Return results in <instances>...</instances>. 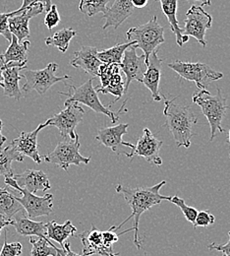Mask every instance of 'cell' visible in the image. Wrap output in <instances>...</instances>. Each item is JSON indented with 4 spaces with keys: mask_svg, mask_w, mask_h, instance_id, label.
I'll use <instances>...</instances> for the list:
<instances>
[{
    "mask_svg": "<svg viewBox=\"0 0 230 256\" xmlns=\"http://www.w3.org/2000/svg\"><path fill=\"white\" fill-rule=\"evenodd\" d=\"M166 184V182L163 180L162 182L150 186V188H129L118 184L116 186V192L121 194L126 203L131 208V215L123 221L119 226H116V230H119L126 222H128L130 219L134 220V244L138 250L142 248V238L140 236L139 232V223L140 218L142 214H144L146 211L150 210L153 206L161 204L164 200H170V196H165L160 193L161 188Z\"/></svg>",
    "mask_w": 230,
    "mask_h": 256,
    "instance_id": "6da1fadb",
    "label": "cell"
},
{
    "mask_svg": "<svg viewBox=\"0 0 230 256\" xmlns=\"http://www.w3.org/2000/svg\"><path fill=\"white\" fill-rule=\"evenodd\" d=\"M164 98L165 126L171 132L178 148H189L194 135L193 128L198 124L197 116L190 106L177 104L175 100H167L165 96Z\"/></svg>",
    "mask_w": 230,
    "mask_h": 256,
    "instance_id": "7a4b0ae2",
    "label": "cell"
},
{
    "mask_svg": "<svg viewBox=\"0 0 230 256\" xmlns=\"http://www.w3.org/2000/svg\"><path fill=\"white\" fill-rule=\"evenodd\" d=\"M193 102L200 106L203 114L208 120L211 128L210 141H214L217 131L221 133L225 132L222 122L227 114V110L230 106L227 104V98L223 95L222 89L218 88L216 95L211 94L207 90H200L193 95Z\"/></svg>",
    "mask_w": 230,
    "mask_h": 256,
    "instance_id": "3957f363",
    "label": "cell"
},
{
    "mask_svg": "<svg viewBox=\"0 0 230 256\" xmlns=\"http://www.w3.org/2000/svg\"><path fill=\"white\" fill-rule=\"evenodd\" d=\"M164 32L165 29L159 24L158 17L154 16L148 23L129 29L126 32V38L144 52L143 54L148 64L150 56L157 52L158 48L165 42Z\"/></svg>",
    "mask_w": 230,
    "mask_h": 256,
    "instance_id": "277c9868",
    "label": "cell"
},
{
    "mask_svg": "<svg viewBox=\"0 0 230 256\" xmlns=\"http://www.w3.org/2000/svg\"><path fill=\"white\" fill-rule=\"evenodd\" d=\"M93 81H94V78H91L86 83H84L79 87L65 84L66 86L69 88V92L67 93L59 92L60 95H63L68 98L64 102V106H67L68 104H71V102L82 104L89 106L97 114H102L108 116L112 120V124L117 122H118L117 114L113 112L107 106H103L100 102L98 93L93 86Z\"/></svg>",
    "mask_w": 230,
    "mask_h": 256,
    "instance_id": "5b68a950",
    "label": "cell"
},
{
    "mask_svg": "<svg viewBox=\"0 0 230 256\" xmlns=\"http://www.w3.org/2000/svg\"><path fill=\"white\" fill-rule=\"evenodd\" d=\"M175 71L181 78L194 82L199 90H206L211 83L218 81L224 77L222 72L214 70L210 65L201 62H183L175 60L167 65Z\"/></svg>",
    "mask_w": 230,
    "mask_h": 256,
    "instance_id": "8992f818",
    "label": "cell"
},
{
    "mask_svg": "<svg viewBox=\"0 0 230 256\" xmlns=\"http://www.w3.org/2000/svg\"><path fill=\"white\" fill-rule=\"evenodd\" d=\"M4 182L10 188L19 192L21 196H16V200L23 206L28 217L34 219L41 216H48L53 211V195L45 193L43 196H36L27 190L17 186L13 178H5Z\"/></svg>",
    "mask_w": 230,
    "mask_h": 256,
    "instance_id": "52a82bcc",
    "label": "cell"
},
{
    "mask_svg": "<svg viewBox=\"0 0 230 256\" xmlns=\"http://www.w3.org/2000/svg\"><path fill=\"white\" fill-rule=\"evenodd\" d=\"M79 138V135H77L75 139H64L59 142L52 152L42 157L43 160L54 164L64 170H68L71 164H89L91 158H86L80 153L81 144Z\"/></svg>",
    "mask_w": 230,
    "mask_h": 256,
    "instance_id": "ba28073f",
    "label": "cell"
},
{
    "mask_svg": "<svg viewBox=\"0 0 230 256\" xmlns=\"http://www.w3.org/2000/svg\"><path fill=\"white\" fill-rule=\"evenodd\" d=\"M57 69L58 64L52 62L41 70H27L23 74V78L26 79V83L23 86V91L30 93L34 90L39 95H43L56 83L71 79L69 75L61 77L56 76L55 72Z\"/></svg>",
    "mask_w": 230,
    "mask_h": 256,
    "instance_id": "9c48e42d",
    "label": "cell"
},
{
    "mask_svg": "<svg viewBox=\"0 0 230 256\" xmlns=\"http://www.w3.org/2000/svg\"><path fill=\"white\" fill-rule=\"evenodd\" d=\"M65 106V110L48 120V126L57 128L63 140L75 139L78 135L75 130L84 118L85 110L78 102H71Z\"/></svg>",
    "mask_w": 230,
    "mask_h": 256,
    "instance_id": "30bf717a",
    "label": "cell"
},
{
    "mask_svg": "<svg viewBox=\"0 0 230 256\" xmlns=\"http://www.w3.org/2000/svg\"><path fill=\"white\" fill-rule=\"evenodd\" d=\"M185 26L182 29V34L195 38L203 48L207 46L208 42L206 40V32L212 28L213 17L211 14L206 12L203 7L192 5L191 8L186 12Z\"/></svg>",
    "mask_w": 230,
    "mask_h": 256,
    "instance_id": "8fae6325",
    "label": "cell"
},
{
    "mask_svg": "<svg viewBox=\"0 0 230 256\" xmlns=\"http://www.w3.org/2000/svg\"><path fill=\"white\" fill-rule=\"evenodd\" d=\"M163 146V141L159 140L149 128H144L143 135L139 138L136 145H133L131 152H127L126 156L133 158L134 156L142 157L145 160L156 166H162L163 159L160 156V150Z\"/></svg>",
    "mask_w": 230,
    "mask_h": 256,
    "instance_id": "7c38bea8",
    "label": "cell"
},
{
    "mask_svg": "<svg viewBox=\"0 0 230 256\" xmlns=\"http://www.w3.org/2000/svg\"><path fill=\"white\" fill-rule=\"evenodd\" d=\"M137 48H138L136 44H133L131 46H129L125 50L122 62L120 64L121 70L126 75L124 94H126L128 92V89H129V86H130L132 81L135 80L140 83L142 82L143 77L148 68V64L146 62L145 56L142 54L139 56L136 52Z\"/></svg>",
    "mask_w": 230,
    "mask_h": 256,
    "instance_id": "4fadbf2b",
    "label": "cell"
},
{
    "mask_svg": "<svg viewBox=\"0 0 230 256\" xmlns=\"http://www.w3.org/2000/svg\"><path fill=\"white\" fill-rule=\"evenodd\" d=\"M44 12V6L42 2L34 3L25 8L21 13L14 15L8 19L9 31L15 36L19 42H23V40L30 36L29 22L30 20Z\"/></svg>",
    "mask_w": 230,
    "mask_h": 256,
    "instance_id": "5bb4252c",
    "label": "cell"
},
{
    "mask_svg": "<svg viewBox=\"0 0 230 256\" xmlns=\"http://www.w3.org/2000/svg\"><path fill=\"white\" fill-rule=\"evenodd\" d=\"M48 124L49 122L47 120L44 124H39L33 131L31 132L22 131L19 137L11 141L10 145L22 156L31 158L33 162H35L38 164H41V157L39 156V153L37 150V135L41 129L48 126Z\"/></svg>",
    "mask_w": 230,
    "mask_h": 256,
    "instance_id": "9a60e30c",
    "label": "cell"
},
{
    "mask_svg": "<svg viewBox=\"0 0 230 256\" xmlns=\"http://www.w3.org/2000/svg\"><path fill=\"white\" fill-rule=\"evenodd\" d=\"M83 244V256L99 254L100 256H118V252H114L113 248H108L104 246L102 240V232L92 224L90 230H85L78 236Z\"/></svg>",
    "mask_w": 230,
    "mask_h": 256,
    "instance_id": "2e32d148",
    "label": "cell"
},
{
    "mask_svg": "<svg viewBox=\"0 0 230 256\" xmlns=\"http://www.w3.org/2000/svg\"><path fill=\"white\" fill-rule=\"evenodd\" d=\"M13 180L19 188L33 194L37 192H46L51 188L49 180L42 170H26L22 174H14Z\"/></svg>",
    "mask_w": 230,
    "mask_h": 256,
    "instance_id": "e0dca14e",
    "label": "cell"
},
{
    "mask_svg": "<svg viewBox=\"0 0 230 256\" xmlns=\"http://www.w3.org/2000/svg\"><path fill=\"white\" fill-rule=\"evenodd\" d=\"M164 60L158 56V50L153 52L148 60V68L143 77L142 84L146 86L152 93V96L156 102H160L162 96L160 95L159 86L161 82L162 75V67Z\"/></svg>",
    "mask_w": 230,
    "mask_h": 256,
    "instance_id": "ac0fdd59",
    "label": "cell"
},
{
    "mask_svg": "<svg viewBox=\"0 0 230 256\" xmlns=\"http://www.w3.org/2000/svg\"><path fill=\"white\" fill-rule=\"evenodd\" d=\"M99 50L93 46H82L81 50L75 52L74 58L70 64L75 68H80L93 77L98 76L101 62L98 58Z\"/></svg>",
    "mask_w": 230,
    "mask_h": 256,
    "instance_id": "d6986e66",
    "label": "cell"
},
{
    "mask_svg": "<svg viewBox=\"0 0 230 256\" xmlns=\"http://www.w3.org/2000/svg\"><path fill=\"white\" fill-rule=\"evenodd\" d=\"M11 219L10 226H14L16 232L23 236H37L44 240L46 238V226L43 222H35L27 217L25 210L15 214Z\"/></svg>",
    "mask_w": 230,
    "mask_h": 256,
    "instance_id": "ffe728a7",
    "label": "cell"
},
{
    "mask_svg": "<svg viewBox=\"0 0 230 256\" xmlns=\"http://www.w3.org/2000/svg\"><path fill=\"white\" fill-rule=\"evenodd\" d=\"M30 42L26 40L19 42L17 38L12 34V40L9 48L5 50L3 54H0L2 58L5 67H22L26 68L28 62V52H29Z\"/></svg>",
    "mask_w": 230,
    "mask_h": 256,
    "instance_id": "44dd1931",
    "label": "cell"
},
{
    "mask_svg": "<svg viewBox=\"0 0 230 256\" xmlns=\"http://www.w3.org/2000/svg\"><path fill=\"white\" fill-rule=\"evenodd\" d=\"M134 9L131 0H115L112 6L102 16V19L105 20L102 29H107L108 27L117 29L131 16Z\"/></svg>",
    "mask_w": 230,
    "mask_h": 256,
    "instance_id": "7402d4cb",
    "label": "cell"
},
{
    "mask_svg": "<svg viewBox=\"0 0 230 256\" xmlns=\"http://www.w3.org/2000/svg\"><path fill=\"white\" fill-rule=\"evenodd\" d=\"M128 128L129 124H120L111 128H100L96 135V140L113 152L122 154L119 149L123 146L124 141H122V136L128 132Z\"/></svg>",
    "mask_w": 230,
    "mask_h": 256,
    "instance_id": "603a6c76",
    "label": "cell"
},
{
    "mask_svg": "<svg viewBox=\"0 0 230 256\" xmlns=\"http://www.w3.org/2000/svg\"><path fill=\"white\" fill-rule=\"evenodd\" d=\"M23 69L25 68L16 66L5 67L3 71V93L5 96L13 98L17 100L23 96L19 87V82L23 79L20 72Z\"/></svg>",
    "mask_w": 230,
    "mask_h": 256,
    "instance_id": "cb8c5ba5",
    "label": "cell"
},
{
    "mask_svg": "<svg viewBox=\"0 0 230 256\" xmlns=\"http://www.w3.org/2000/svg\"><path fill=\"white\" fill-rule=\"evenodd\" d=\"M46 226V238L58 242L61 248L70 236H74L77 232V228L71 221H66L64 224H59L55 221L45 223Z\"/></svg>",
    "mask_w": 230,
    "mask_h": 256,
    "instance_id": "d4e9b609",
    "label": "cell"
},
{
    "mask_svg": "<svg viewBox=\"0 0 230 256\" xmlns=\"http://www.w3.org/2000/svg\"><path fill=\"white\" fill-rule=\"evenodd\" d=\"M22 210H24L23 206L16 200L15 194L9 186L0 188V214L4 220L11 221L12 217Z\"/></svg>",
    "mask_w": 230,
    "mask_h": 256,
    "instance_id": "484cf974",
    "label": "cell"
},
{
    "mask_svg": "<svg viewBox=\"0 0 230 256\" xmlns=\"http://www.w3.org/2000/svg\"><path fill=\"white\" fill-rule=\"evenodd\" d=\"M161 3L162 10L164 12L170 25V29L176 36V44L179 46H183L182 44V29L179 26V22L177 20V0H156Z\"/></svg>",
    "mask_w": 230,
    "mask_h": 256,
    "instance_id": "4316f807",
    "label": "cell"
},
{
    "mask_svg": "<svg viewBox=\"0 0 230 256\" xmlns=\"http://www.w3.org/2000/svg\"><path fill=\"white\" fill-rule=\"evenodd\" d=\"M30 244H32L31 256H64V248H57L49 240L31 236Z\"/></svg>",
    "mask_w": 230,
    "mask_h": 256,
    "instance_id": "83f0119b",
    "label": "cell"
},
{
    "mask_svg": "<svg viewBox=\"0 0 230 256\" xmlns=\"http://www.w3.org/2000/svg\"><path fill=\"white\" fill-rule=\"evenodd\" d=\"M24 162V156L17 152L11 145L0 150V176L4 178H13L12 162Z\"/></svg>",
    "mask_w": 230,
    "mask_h": 256,
    "instance_id": "f1b7e54d",
    "label": "cell"
},
{
    "mask_svg": "<svg viewBox=\"0 0 230 256\" xmlns=\"http://www.w3.org/2000/svg\"><path fill=\"white\" fill-rule=\"evenodd\" d=\"M133 44H136L133 42H129L128 44H118L110 48L103 50L98 52V58L102 64H121L125 50L131 46Z\"/></svg>",
    "mask_w": 230,
    "mask_h": 256,
    "instance_id": "f546056e",
    "label": "cell"
},
{
    "mask_svg": "<svg viewBox=\"0 0 230 256\" xmlns=\"http://www.w3.org/2000/svg\"><path fill=\"white\" fill-rule=\"evenodd\" d=\"M124 86L125 82H123V78L121 76V73L114 74L103 86H99L95 88L97 93L101 94H111L115 96V100L112 102H116L121 96L124 95Z\"/></svg>",
    "mask_w": 230,
    "mask_h": 256,
    "instance_id": "4dcf8cb0",
    "label": "cell"
},
{
    "mask_svg": "<svg viewBox=\"0 0 230 256\" xmlns=\"http://www.w3.org/2000/svg\"><path fill=\"white\" fill-rule=\"evenodd\" d=\"M77 34V32L71 28L62 29L55 32L51 36L45 38V44L49 46L57 48L61 52L65 54L69 48L71 40Z\"/></svg>",
    "mask_w": 230,
    "mask_h": 256,
    "instance_id": "1f68e13d",
    "label": "cell"
},
{
    "mask_svg": "<svg viewBox=\"0 0 230 256\" xmlns=\"http://www.w3.org/2000/svg\"><path fill=\"white\" fill-rule=\"evenodd\" d=\"M110 0H81L79 10L85 15L92 17L98 13H105L107 11V4Z\"/></svg>",
    "mask_w": 230,
    "mask_h": 256,
    "instance_id": "d6a6232c",
    "label": "cell"
},
{
    "mask_svg": "<svg viewBox=\"0 0 230 256\" xmlns=\"http://www.w3.org/2000/svg\"><path fill=\"white\" fill-rule=\"evenodd\" d=\"M171 203L175 204L178 208H180V210L182 211L184 217L186 218V220L188 222H190L191 224H194L195 223V219L197 217L198 210L194 207H190L188 206L186 203H185V200L178 197V196H172L170 197V200H169Z\"/></svg>",
    "mask_w": 230,
    "mask_h": 256,
    "instance_id": "836d02e7",
    "label": "cell"
},
{
    "mask_svg": "<svg viewBox=\"0 0 230 256\" xmlns=\"http://www.w3.org/2000/svg\"><path fill=\"white\" fill-rule=\"evenodd\" d=\"M23 246L20 242H7V232L4 236V244L0 252V256H20L22 254Z\"/></svg>",
    "mask_w": 230,
    "mask_h": 256,
    "instance_id": "e575fe53",
    "label": "cell"
},
{
    "mask_svg": "<svg viewBox=\"0 0 230 256\" xmlns=\"http://www.w3.org/2000/svg\"><path fill=\"white\" fill-rule=\"evenodd\" d=\"M22 11L20 9L10 12V13H0V34H2L6 40L11 42L12 40V34L9 31L8 27V19L14 15H17L21 13Z\"/></svg>",
    "mask_w": 230,
    "mask_h": 256,
    "instance_id": "d590c367",
    "label": "cell"
},
{
    "mask_svg": "<svg viewBox=\"0 0 230 256\" xmlns=\"http://www.w3.org/2000/svg\"><path fill=\"white\" fill-rule=\"evenodd\" d=\"M60 22V16L57 11L56 5L52 4L50 10L46 12L45 18H44V25L48 30H52L54 27H56Z\"/></svg>",
    "mask_w": 230,
    "mask_h": 256,
    "instance_id": "8d00e7d4",
    "label": "cell"
},
{
    "mask_svg": "<svg viewBox=\"0 0 230 256\" xmlns=\"http://www.w3.org/2000/svg\"><path fill=\"white\" fill-rule=\"evenodd\" d=\"M216 221V217L211 214L209 211H200L198 212L197 217L195 219V223H194V228L197 226H210L215 223Z\"/></svg>",
    "mask_w": 230,
    "mask_h": 256,
    "instance_id": "74e56055",
    "label": "cell"
},
{
    "mask_svg": "<svg viewBox=\"0 0 230 256\" xmlns=\"http://www.w3.org/2000/svg\"><path fill=\"white\" fill-rule=\"evenodd\" d=\"M103 244L108 248H113V244L119 240V234L116 232V226H112L109 230L102 232Z\"/></svg>",
    "mask_w": 230,
    "mask_h": 256,
    "instance_id": "f35d334b",
    "label": "cell"
},
{
    "mask_svg": "<svg viewBox=\"0 0 230 256\" xmlns=\"http://www.w3.org/2000/svg\"><path fill=\"white\" fill-rule=\"evenodd\" d=\"M230 240L226 244H211L208 248L210 250H217L223 252L225 256H230V232H229Z\"/></svg>",
    "mask_w": 230,
    "mask_h": 256,
    "instance_id": "ab89813d",
    "label": "cell"
},
{
    "mask_svg": "<svg viewBox=\"0 0 230 256\" xmlns=\"http://www.w3.org/2000/svg\"><path fill=\"white\" fill-rule=\"evenodd\" d=\"M131 2L134 8L142 9L148 5L149 0H131Z\"/></svg>",
    "mask_w": 230,
    "mask_h": 256,
    "instance_id": "60d3db41",
    "label": "cell"
},
{
    "mask_svg": "<svg viewBox=\"0 0 230 256\" xmlns=\"http://www.w3.org/2000/svg\"><path fill=\"white\" fill-rule=\"evenodd\" d=\"M63 248H64V250H65V256H83L82 254H78L72 252V250H71V246H70V244L67 242L63 244Z\"/></svg>",
    "mask_w": 230,
    "mask_h": 256,
    "instance_id": "b9f144b4",
    "label": "cell"
},
{
    "mask_svg": "<svg viewBox=\"0 0 230 256\" xmlns=\"http://www.w3.org/2000/svg\"><path fill=\"white\" fill-rule=\"evenodd\" d=\"M38 2H42V0H23V4L21 5V7L19 9L21 11H23L28 6H31V5H33L34 3H38Z\"/></svg>",
    "mask_w": 230,
    "mask_h": 256,
    "instance_id": "7bdbcfd3",
    "label": "cell"
},
{
    "mask_svg": "<svg viewBox=\"0 0 230 256\" xmlns=\"http://www.w3.org/2000/svg\"><path fill=\"white\" fill-rule=\"evenodd\" d=\"M5 69V64L2 60V58L0 56V87L3 88V71Z\"/></svg>",
    "mask_w": 230,
    "mask_h": 256,
    "instance_id": "ee69618b",
    "label": "cell"
},
{
    "mask_svg": "<svg viewBox=\"0 0 230 256\" xmlns=\"http://www.w3.org/2000/svg\"><path fill=\"white\" fill-rule=\"evenodd\" d=\"M2 126H3V124H2V122L0 120V150H2V146H3V144L6 142V137L2 134V132H1V130H2Z\"/></svg>",
    "mask_w": 230,
    "mask_h": 256,
    "instance_id": "f6af8a7d",
    "label": "cell"
},
{
    "mask_svg": "<svg viewBox=\"0 0 230 256\" xmlns=\"http://www.w3.org/2000/svg\"><path fill=\"white\" fill-rule=\"evenodd\" d=\"M42 3H43V6H44V11L45 12H48L52 6V3H51V0H42Z\"/></svg>",
    "mask_w": 230,
    "mask_h": 256,
    "instance_id": "bcb514c9",
    "label": "cell"
},
{
    "mask_svg": "<svg viewBox=\"0 0 230 256\" xmlns=\"http://www.w3.org/2000/svg\"><path fill=\"white\" fill-rule=\"evenodd\" d=\"M7 226H10V221L4 220V219H0V232H1L2 228H4Z\"/></svg>",
    "mask_w": 230,
    "mask_h": 256,
    "instance_id": "7dc6e473",
    "label": "cell"
},
{
    "mask_svg": "<svg viewBox=\"0 0 230 256\" xmlns=\"http://www.w3.org/2000/svg\"><path fill=\"white\" fill-rule=\"evenodd\" d=\"M186 1H189V2H196V1H199V2H202L203 5H211V4H212L211 0H186Z\"/></svg>",
    "mask_w": 230,
    "mask_h": 256,
    "instance_id": "c3c4849f",
    "label": "cell"
},
{
    "mask_svg": "<svg viewBox=\"0 0 230 256\" xmlns=\"http://www.w3.org/2000/svg\"><path fill=\"white\" fill-rule=\"evenodd\" d=\"M189 40V36H184L183 34V36H182V44H184L185 42H187Z\"/></svg>",
    "mask_w": 230,
    "mask_h": 256,
    "instance_id": "681fc988",
    "label": "cell"
},
{
    "mask_svg": "<svg viewBox=\"0 0 230 256\" xmlns=\"http://www.w3.org/2000/svg\"><path fill=\"white\" fill-rule=\"evenodd\" d=\"M229 142H230V133H229Z\"/></svg>",
    "mask_w": 230,
    "mask_h": 256,
    "instance_id": "f907efd6",
    "label": "cell"
},
{
    "mask_svg": "<svg viewBox=\"0 0 230 256\" xmlns=\"http://www.w3.org/2000/svg\"><path fill=\"white\" fill-rule=\"evenodd\" d=\"M0 219H3V217H2V215L0 214Z\"/></svg>",
    "mask_w": 230,
    "mask_h": 256,
    "instance_id": "816d5d0a",
    "label": "cell"
},
{
    "mask_svg": "<svg viewBox=\"0 0 230 256\" xmlns=\"http://www.w3.org/2000/svg\"></svg>",
    "mask_w": 230,
    "mask_h": 256,
    "instance_id": "f5cc1de1",
    "label": "cell"
}]
</instances>
